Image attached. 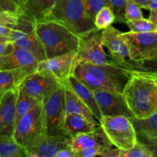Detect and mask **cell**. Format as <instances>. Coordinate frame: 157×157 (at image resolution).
<instances>
[{
    "instance_id": "1",
    "label": "cell",
    "mask_w": 157,
    "mask_h": 157,
    "mask_svg": "<svg viewBox=\"0 0 157 157\" xmlns=\"http://www.w3.org/2000/svg\"><path fill=\"white\" fill-rule=\"evenodd\" d=\"M132 71L116 61L104 64L81 63L75 66L73 75L90 90H105L123 93Z\"/></svg>"
},
{
    "instance_id": "2",
    "label": "cell",
    "mask_w": 157,
    "mask_h": 157,
    "mask_svg": "<svg viewBox=\"0 0 157 157\" xmlns=\"http://www.w3.org/2000/svg\"><path fill=\"white\" fill-rule=\"evenodd\" d=\"M123 94L135 119H146L157 112V81L152 77L132 71Z\"/></svg>"
},
{
    "instance_id": "3",
    "label": "cell",
    "mask_w": 157,
    "mask_h": 157,
    "mask_svg": "<svg viewBox=\"0 0 157 157\" xmlns=\"http://www.w3.org/2000/svg\"><path fill=\"white\" fill-rule=\"evenodd\" d=\"M34 30L44 47L47 58L78 51L81 37L62 23L44 20L35 23Z\"/></svg>"
},
{
    "instance_id": "4",
    "label": "cell",
    "mask_w": 157,
    "mask_h": 157,
    "mask_svg": "<svg viewBox=\"0 0 157 157\" xmlns=\"http://www.w3.org/2000/svg\"><path fill=\"white\" fill-rule=\"evenodd\" d=\"M45 20L62 23L80 37L98 30L86 12L84 0H55Z\"/></svg>"
},
{
    "instance_id": "5",
    "label": "cell",
    "mask_w": 157,
    "mask_h": 157,
    "mask_svg": "<svg viewBox=\"0 0 157 157\" xmlns=\"http://www.w3.org/2000/svg\"><path fill=\"white\" fill-rule=\"evenodd\" d=\"M45 136L43 101L37 104L16 123L13 138L25 150L36 145Z\"/></svg>"
},
{
    "instance_id": "6",
    "label": "cell",
    "mask_w": 157,
    "mask_h": 157,
    "mask_svg": "<svg viewBox=\"0 0 157 157\" xmlns=\"http://www.w3.org/2000/svg\"><path fill=\"white\" fill-rule=\"evenodd\" d=\"M100 124L113 147L121 150L132 148L137 134L131 119L124 116H103Z\"/></svg>"
},
{
    "instance_id": "7",
    "label": "cell",
    "mask_w": 157,
    "mask_h": 157,
    "mask_svg": "<svg viewBox=\"0 0 157 157\" xmlns=\"http://www.w3.org/2000/svg\"><path fill=\"white\" fill-rule=\"evenodd\" d=\"M45 135H64V123L66 116L64 87L61 85L43 101Z\"/></svg>"
},
{
    "instance_id": "8",
    "label": "cell",
    "mask_w": 157,
    "mask_h": 157,
    "mask_svg": "<svg viewBox=\"0 0 157 157\" xmlns=\"http://www.w3.org/2000/svg\"><path fill=\"white\" fill-rule=\"evenodd\" d=\"M129 49V61L140 62L157 58V31L122 32Z\"/></svg>"
},
{
    "instance_id": "9",
    "label": "cell",
    "mask_w": 157,
    "mask_h": 157,
    "mask_svg": "<svg viewBox=\"0 0 157 157\" xmlns=\"http://www.w3.org/2000/svg\"><path fill=\"white\" fill-rule=\"evenodd\" d=\"M108 62L101 42L100 30H94L81 37L75 58V66L81 63L104 64Z\"/></svg>"
},
{
    "instance_id": "10",
    "label": "cell",
    "mask_w": 157,
    "mask_h": 157,
    "mask_svg": "<svg viewBox=\"0 0 157 157\" xmlns=\"http://www.w3.org/2000/svg\"><path fill=\"white\" fill-rule=\"evenodd\" d=\"M61 85L52 75L36 71L25 78L19 89L27 94L44 101Z\"/></svg>"
},
{
    "instance_id": "11",
    "label": "cell",
    "mask_w": 157,
    "mask_h": 157,
    "mask_svg": "<svg viewBox=\"0 0 157 157\" xmlns=\"http://www.w3.org/2000/svg\"><path fill=\"white\" fill-rule=\"evenodd\" d=\"M93 91L102 116H124L134 119L123 93L105 90Z\"/></svg>"
},
{
    "instance_id": "12",
    "label": "cell",
    "mask_w": 157,
    "mask_h": 157,
    "mask_svg": "<svg viewBox=\"0 0 157 157\" xmlns=\"http://www.w3.org/2000/svg\"><path fill=\"white\" fill-rule=\"evenodd\" d=\"M76 55L77 51H74L64 55L46 58L39 61L37 71L52 75L61 84L73 75Z\"/></svg>"
},
{
    "instance_id": "13",
    "label": "cell",
    "mask_w": 157,
    "mask_h": 157,
    "mask_svg": "<svg viewBox=\"0 0 157 157\" xmlns=\"http://www.w3.org/2000/svg\"><path fill=\"white\" fill-rule=\"evenodd\" d=\"M38 58L32 52L15 44L12 53L2 57L0 70H22L31 75L38 70Z\"/></svg>"
},
{
    "instance_id": "14",
    "label": "cell",
    "mask_w": 157,
    "mask_h": 157,
    "mask_svg": "<svg viewBox=\"0 0 157 157\" xmlns=\"http://www.w3.org/2000/svg\"><path fill=\"white\" fill-rule=\"evenodd\" d=\"M18 92V89L10 90L0 101V139L13 137Z\"/></svg>"
},
{
    "instance_id": "15",
    "label": "cell",
    "mask_w": 157,
    "mask_h": 157,
    "mask_svg": "<svg viewBox=\"0 0 157 157\" xmlns=\"http://www.w3.org/2000/svg\"><path fill=\"white\" fill-rule=\"evenodd\" d=\"M122 32L112 25L103 29L101 32V42L110 52V56L117 62L122 64L129 58V49L122 37Z\"/></svg>"
},
{
    "instance_id": "16",
    "label": "cell",
    "mask_w": 157,
    "mask_h": 157,
    "mask_svg": "<svg viewBox=\"0 0 157 157\" xmlns=\"http://www.w3.org/2000/svg\"><path fill=\"white\" fill-rule=\"evenodd\" d=\"M69 146L75 152L90 147L110 148L113 147L101 125L88 133H80L69 138Z\"/></svg>"
},
{
    "instance_id": "17",
    "label": "cell",
    "mask_w": 157,
    "mask_h": 157,
    "mask_svg": "<svg viewBox=\"0 0 157 157\" xmlns=\"http://www.w3.org/2000/svg\"><path fill=\"white\" fill-rule=\"evenodd\" d=\"M68 146L69 138L65 135H45L36 145L26 150L27 157H55L59 150Z\"/></svg>"
},
{
    "instance_id": "18",
    "label": "cell",
    "mask_w": 157,
    "mask_h": 157,
    "mask_svg": "<svg viewBox=\"0 0 157 157\" xmlns=\"http://www.w3.org/2000/svg\"><path fill=\"white\" fill-rule=\"evenodd\" d=\"M12 41L18 47L32 52L39 61L47 58L44 47L37 36L34 28L26 30L15 29Z\"/></svg>"
},
{
    "instance_id": "19",
    "label": "cell",
    "mask_w": 157,
    "mask_h": 157,
    "mask_svg": "<svg viewBox=\"0 0 157 157\" xmlns=\"http://www.w3.org/2000/svg\"><path fill=\"white\" fill-rule=\"evenodd\" d=\"M62 85L67 87L73 90L80 98L85 103L90 110L92 111L93 114L94 115L97 121L100 123L102 119L103 116L100 110L99 106H98L97 100L95 98L94 94L92 90H90L88 87L83 84L81 81L78 79L75 75H71L69 76L65 81L61 83Z\"/></svg>"
},
{
    "instance_id": "20",
    "label": "cell",
    "mask_w": 157,
    "mask_h": 157,
    "mask_svg": "<svg viewBox=\"0 0 157 157\" xmlns=\"http://www.w3.org/2000/svg\"><path fill=\"white\" fill-rule=\"evenodd\" d=\"M55 0H24L21 16L22 19L35 25L44 21L52 11Z\"/></svg>"
},
{
    "instance_id": "21",
    "label": "cell",
    "mask_w": 157,
    "mask_h": 157,
    "mask_svg": "<svg viewBox=\"0 0 157 157\" xmlns=\"http://www.w3.org/2000/svg\"><path fill=\"white\" fill-rule=\"evenodd\" d=\"M101 124H95L84 116L76 113H66L64 123V133L68 138L80 133H88Z\"/></svg>"
},
{
    "instance_id": "22",
    "label": "cell",
    "mask_w": 157,
    "mask_h": 157,
    "mask_svg": "<svg viewBox=\"0 0 157 157\" xmlns=\"http://www.w3.org/2000/svg\"><path fill=\"white\" fill-rule=\"evenodd\" d=\"M64 86V85H63ZM64 101L66 113H76L87 117L92 122L100 124L88 106L70 88L64 87Z\"/></svg>"
},
{
    "instance_id": "23",
    "label": "cell",
    "mask_w": 157,
    "mask_h": 157,
    "mask_svg": "<svg viewBox=\"0 0 157 157\" xmlns=\"http://www.w3.org/2000/svg\"><path fill=\"white\" fill-rule=\"evenodd\" d=\"M29 74L22 70H0V101L9 91L19 88Z\"/></svg>"
},
{
    "instance_id": "24",
    "label": "cell",
    "mask_w": 157,
    "mask_h": 157,
    "mask_svg": "<svg viewBox=\"0 0 157 157\" xmlns=\"http://www.w3.org/2000/svg\"><path fill=\"white\" fill-rule=\"evenodd\" d=\"M40 102H42V101L27 94L25 92L18 88L16 104H15V109H16V112H15V124L19 121L21 117L24 116L25 113H27L29 110H32L33 107H35Z\"/></svg>"
},
{
    "instance_id": "25",
    "label": "cell",
    "mask_w": 157,
    "mask_h": 157,
    "mask_svg": "<svg viewBox=\"0 0 157 157\" xmlns=\"http://www.w3.org/2000/svg\"><path fill=\"white\" fill-rule=\"evenodd\" d=\"M0 157H27V153L13 137L1 138Z\"/></svg>"
},
{
    "instance_id": "26",
    "label": "cell",
    "mask_w": 157,
    "mask_h": 157,
    "mask_svg": "<svg viewBox=\"0 0 157 157\" xmlns=\"http://www.w3.org/2000/svg\"><path fill=\"white\" fill-rule=\"evenodd\" d=\"M136 134L140 136H157V112L144 120L133 119Z\"/></svg>"
},
{
    "instance_id": "27",
    "label": "cell",
    "mask_w": 157,
    "mask_h": 157,
    "mask_svg": "<svg viewBox=\"0 0 157 157\" xmlns=\"http://www.w3.org/2000/svg\"><path fill=\"white\" fill-rule=\"evenodd\" d=\"M121 64L125 66L131 71H136L149 75H157V58L150 61H140V62H133L127 60V61Z\"/></svg>"
},
{
    "instance_id": "28",
    "label": "cell",
    "mask_w": 157,
    "mask_h": 157,
    "mask_svg": "<svg viewBox=\"0 0 157 157\" xmlns=\"http://www.w3.org/2000/svg\"><path fill=\"white\" fill-rule=\"evenodd\" d=\"M116 21L114 13L110 7L106 6L98 12L94 19L95 27L98 30H103Z\"/></svg>"
},
{
    "instance_id": "29",
    "label": "cell",
    "mask_w": 157,
    "mask_h": 157,
    "mask_svg": "<svg viewBox=\"0 0 157 157\" xmlns=\"http://www.w3.org/2000/svg\"><path fill=\"white\" fill-rule=\"evenodd\" d=\"M130 29V32H149L157 31V25L147 18L127 21L126 22Z\"/></svg>"
},
{
    "instance_id": "30",
    "label": "cell",
    "mask_w": 157,
    "mask_h": 157,
    "mask_svg": "<svg viewBox=\"0 0 157 157\" xmlns=\"http://www.w3.org/2000/svg\"><path fill=\"white\" fill-rule=\"evenodd\" d=\"M84 6L88 16L94 20L98 12L103 8L110 7V3L109 0H84Z\"/></svg>"
},
{
    "instance_id": "31",
    "label": "cell",
    "mask_w": 157,
    "mask_h": 157,
    "mask_svg": "<svg viewBox=\"0 0 157 157\" xmlns=\"http://www.w3.org/2000/svg\"><path fill=\"white\" fill-rule=\"evenodd\" d=\"M121 157H153L148 149L141 142L137 140L132 148L121 150Z\"/></svg>"
},
{
    "instance_id": "32",
    "label": "cell",
    "mask_w": 157,
    "mask_h": 157,
    "mask_svg": "<svg viewBox=\"0 0 157 157\" xmlns=\"http://www.w3.org/2000/svg\"><path fill=\"white\" fill-rule=\"evenodd\" d=\"M128 0H109L117 22H127L125 12Z\"/></svg>"
},
{
    "instance_id": "33",
    "label": "cell",
    "mask_w": 157,
    "mask_h": 157,
    "mask_svg": "<svg viewBox=\"0 0 157 157\" xmlns=\"http://www.w3.org/2000/svg\"><path fill=\"white\" fill-rule=\"evenodd\" d=\"M24 6V0H0V7L6 12L21 17Z\"/></svg>"
},
{
    "instance_id": "34",
    "label": "cell",
    "mask_w": 157,
    "mask_h": 157,
    "mask_svg": "<svg viewBox=\"0 0 157 157\" xmlns=\"http://www.w3.org/2000/svg\"><path fill=\"white\" fill-rule=\"evenodd\" d=\"M141 9H142V8H141L138 4L128 0V1H127L125 12V16L127 21L144 18V15H143Z\"/></svg>"
},
{
    "instance_id": "35",
    "label": "cell",
    "mask_w": 157,
    "mask_h": 157,
    "mask_svg": "<svg viewBox=\"0 0 157 157\" xmlns=\"http://www.w3.org/2000/svg\"><path fill=\"white\" fill-rule=\"evenodd\" d=\"M137 140L148 149L153 157H157V136L138 135Z\"/></svg>"
},
{
    "instance_id": "36",
    "label": "cell",
    "mask_w": 157,
    "mask_h": 157,
    "mask_svg": "<svg viewBox=\"0 0 157 157\" xmlns=\"http://www.w3.org/2000/svg\"><path fill=\"white\" fill-rule=\"evenodd\" d=\"M107 148H103V147H90V148H86L80 150L75 152L76 157H94L99 156V155Z\"/></svg>"
},
{
    "instance_id": "37",
    "label": "cell",
    "mask_w": 157,
    "mask_h": 157,
    "mask_svg": "<svg viewBox=\"0 0 157 157\" xmlns=\"http://www.w3.org/2000/svg\"><path fill=\"white\" fill-rule=\"evenodd\" d=\"M15 44L12 41L0 42V56L3 57L9 55L15 50Z\"/></svg>"
},
{
    "instance_id": "38",
    "label": "cell",
    "mask_w": 157,
    "mask_h": 157,
    "mask_svg": "<svg viewBox=\"0 0 157 157\" xmlns=\"http://www.w3.org/2000/svg\"><path fill=\"white\" fill-rule=\"evenodd\" d=\"M121 149L117 148V147H110V148H107L104 150L99 156L102 157H121Z\"/></svg>"
},
{
    "instance_id": "39",
    "label": "cell",
    "mask_w": 157,
    "mask_h": 157,
    "mask_svg": "<svg viewBox=\"0 0 157 157\" xmlns=\"http://www.w3.org/2000/svg\"><path fill=\"white\" fill-rule=\"evenodd\" d=\"M55 157H76L75 152L72 150L70 146L61 149L58 152Z\"/></svg>"
},
{
    "instance_id": "40",
    "label": "cell",
    "mask_w": 157,
    "mask_h": 157,
    "mask_svg": "<svg viewBox=\"0 0 157 157\" xmlns=\"http://www.w3.org/2000/svg\"><path fill=\"white\" fill-rule=\"evenodd\" d=\"M15 30V29L11 28L9 26L0 25V36L8 37V38H11L12 39V36H13Z\"/></svg>"
},
{
    "instance_id": "41",
    "label": "cell",
    "mask_w": 157,
    "mask_h": 157,
    "mask_svg": "<svg viewBox=\"0 0 157 157\" xmlns=\"http://www.w3.org/2000/svg\"><path fill=\"white\" fill-rule=\"evenodd\" d=\"M130 1L136 3V4L139 5L141 8L143 9H147V6H148L149 2L150 0H130Z\"/></svg>"
},
{
    "instance_id": "42",
    "label": "cell",
    "mask_w": 157,
    "mask_h": 157,
    "mask_svg": "<svg viewBox=\"0 0 157 157\" xmlns=\"http://www.w3.org/2000/svg\"><path fill=\"white\" fill-rule=\"evenodd\" d=\"M150 17H149V19L151 20L153 22H154L155 24L157 25V10H150Z\"/></svg>"
},
{
    "instance_id": "43",
    "label": "cell",
    "mask_w": 157,
    "mask_h": 157,
    "mask_svg": "<svg viewBox=\"0 0 157 157\" xmlns=\"http://www.w3.org/2000/svg\"><path fill=\"white\" fill-rule=\"evenodd\" d=\"M148 10H157V0H150L148 6H147Z\"/></svg>"
},
{
    "instance_id": "44",
    "label": "cell",
    "mask_w": 157,
    "mask_h": 157,
    "mask_svg": "<svg viewBox=\"0 0 157 157\" xmlns=\"http://www.w3.org/2000/svg\"><path fill=\"white\" fill-rule=\"evenodd\" d=\"M12 41V39L11 38L0 36V42H6V41Z\"/></svg>"
},
{
    "instance_id": "45",
    "label": "cell",
    "mask_w": 157,
    "mask_h": 157,
    "mask_svg": "<svg viewBox=\"0 0 157 157\" xmlns=\"http://www.w3.org/2000/svg\"><path fill=\"white\" fill-rule=\"evenodd\" d=\"M140 73H141V72H140ZM146 75H149V76H150V77H152V78H154V79L156 80V81H157V75H148V74H146Z\"/></svg>"
},
{
    "instance_id": "46",
    "label": "cell",
    "mask_w": 157,
    "mask_h": 157,
    "mask_svg": "<svg viewBox=\"0 0 157 157\" xmlns=\"http://www.w3.org/2000/svg\"><path fill=\"white\" fill-rule=\"evenodd\" d=\"M6 12V11L3 10V9L0 7V13H2V12Z\"/></svg>"
},
{
    "instance_id": "47",
    "label": "cell",
    "mask_w": 157,
    "mask_h": 157,
    "mask_svg": "<svg viewBox=\"0 0 157 157\" xmlns=\"http://www.w3.org/2000/svg\"><path fill=\"white\" fill-rule=\"evenodd\" d=\"M1 60H2V57L0 56V62H1Z\"/></svg>"
},
{
    "instance_id": "48",
    "label": "cell",
    "mask_w": 157,
    "mask_h": 157,
    "mask_svg": "<svg viewBox=\"0 0 157 157\" xmlns=\"http://www.w3.org/2000/svg\"><path fill=\"white\" fill-rule=\"evenodd\" d=\"M148 75H149V74H148Z\"/></svg>"
}]
</instances>
